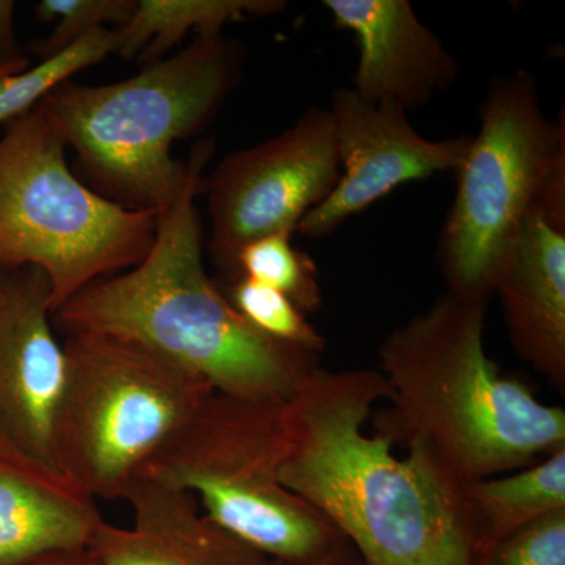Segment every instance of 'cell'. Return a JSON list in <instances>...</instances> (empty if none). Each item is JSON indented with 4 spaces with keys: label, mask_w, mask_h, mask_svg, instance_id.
<instances>
[{
    "label": "cell",
    "mask_w": 565,
    "mask_h": 565,
    "mask_svg": "<svg viewBox=\"0 0 565 565\" xmlns=\"http://www.w3.org/2000/svg\"><path fill=\"white\" fill-rule=\"evenodd\" d=\"M381 371L318 367L286 404V489L321 511L363 565H484L463 487L422 440L367 435Z\"/></svg>",
    "instance_id": "6da1fadb"
},
{
    "label": "cell",
    "mask_w": 565,
    "mask_h": 565,
    "mask_svg": "<svg viewBox=\"0 0 565 565\" xmlns=\"http://www.w3.org/2000/svg\"><path fill=\"white\" fill-rule=\"evenodd\" d=\"M211 151V143L193 151L181 195L159 215L143 262L76 294L52 315V323L66 337L98 334L137 345L215 393L285 405L321 367V353L253 329L204 269L195 199Z\"/></svg>",
    "instance_id": "7a4b0ae2"
},
{
    "label": "cell",
    "mask_w": 565,
    "mask_h": 565,
    "mask_svg": "<svg viewBox=\"0 0 565 565\" xmlns=\"http://www.w3.org/2000/svg\"><path fill=\"white\" fill-rule=\"evenodd\" d=\"M486 311L446 291L379 348L392 403L379 434L424 441L462 487L565 446L564 408L541 403L487 355Z\"/></svg>",
    "instance_id": "3957f363"
},
{
    "label": "cell",
    "mask_w": 565,
    "mask_h": 565,
    "mask_svg": "<svg viewBox=\"0 0 565 565\" xmlns=\"http://www.w3.org/2000/svg\"><path fill=\"white\" fill-rule=\"evenodd\" d=\"M243 46L196 35L180 54L106 85L66 82L43 99L99 195L132 210H169L189 166L174 141L199 132L221 110L243 73Z\"/></svg>",
    "instance_id": "277c9868"
},
{
    "label": "cell",
    "mask_w": 565,
    "mask_h": 565,
    "mask_svg": "<svg viewBox=\"0 0 565 565\" xmlns=\"http://www.w3.org/2000/svg\"><path fill=\"white\" fill-rule=\"evenodd\" d=\"M479 115L437 256L448 292L487 303L531 212L565 230V121L546 117L530 71L490 82Z\"/></svg>",
    "instance_id": "5b68a950"
},
{
    "label": "cell",
    "mask_w": 565,
    "mask_h": 565,
    "mask_svg": "<svg viewBox=\"0 0 565 565\" xmlns=\"http://www.w3.org/2000/svg\"><path fill=\"white\" fill-rule=\"evenodd\" d=\"M0 137V266L46 275L52 315L93 282L143 262L159 212L111 202L77 180L40 103Z\"/></svg>",
    "instance_id": "8992f818"
},
{
    "label": "cell",
    "mask_w": 565,
    "mask_h": 565,
    "mask_svg": "<svg viewBox=\"0 0 565 565\" xmlns=\"http://www.w3.org/2000/svg\"><path fill=\"white\" fill-rule=\"evenodd\" d=\"M286 452V404L212 393L140 476L192 494L214 525L273 563L307 564L344 537L282 486Z\"/></svg>",
    "instance_id": "52a82bcc"
},
{
    "label": "cell",
    "mask_w": 565,
    "mask_h": 565,
    "mask_svg": "<svg viewBox=\"0 0 565 565\" xmlns=\"http://www.w3.org/2000/svg\"><path fill=\"white\" fill-rule=\"evenodd\" d=\"M63 348L66 381L54 434L58 473L95 500H122L215 392L196 375L115 338L71 334Z\"/></svg>",
    "instance_id": "ba28073f"
},
{
    "label": "cell",
    "mask_w": 565,
    "mask_h": 565,
    "mask_svg": "<svg viewBox=\"0 0 565 565\" xmlns=\"http://www.w3.org/2000/svg\"><path fill=\"white\" fill-rule=\"evenodd\" d=\"M340 177L332 115L322 107L305 110L273 139L226 156L204 181L212 258L232 280L245 245L270 234L297 233Z\"/></svg>",
    "instance_id": "9c48e42d"
},
{
    "label": "cell",
    "mask_w": 565,
    "mask_h": 565,
    "mask_svg": "<svg viewBox=\"0 0 565 565\" xmlns=\"http://www.w3.org/2000/svg\"><path fill=\"white\" fill-rule=\"evenodd\" d=\"M329 110L341 177L326 202L297 226V233L313 239L329 236L401 185L456 173L470 143L467 136L426 139L408 120V111L366 102L351 87L333 93Z\"/></svg>",
    "instance_id": "30bf717a"
},
{
    "label": "cell",
    "mask_w": 565,
    "mask_h": 565,
    "mask_svg": "<svg viewBox=\"0 0 565 565\" xmlns=\"http://www.w3.org/2000/svg\"><path fill=\"white\" fill-rule=\"evenodd\" d=\"M54 332L46 275L0 266V445L61 475L54 434L66 353Z\"/></svg>",
    "instance_id": "8fae6325"
},
{
    "label": "cell",
    "mask_w": 565,
    "mask_h": 565,
    "mask_svg": "<svg viewBox=\"0 0 565 565\" xmlns=\"http://www.w3.org/2000/svg\"><path fill=\"white\" fill-rule=\"evenodd\" d=\"M334 24L353 36L359 63L352 90L405 111L433 102L459 76V63L408 0H323Z\"/></svg>",
    "instance_id": "7c38bea8"
},
{
    "label": "cell",
    "mask_w": 565,
    "mask_h": 565,
    "mask_svg": "<svg viewBox=\"0 0 565 565\" xmlns=\"http://www.w3.org/2000/svg\"><path fill=\"white\" fill-rule=\"evenodd\" d=\"M122 500L132 526H99L90 545L98 565H273L214 525L184 490L139 476Z\"/></svg>",
    "instance_id": "4fadbf2b"
},
{
    "label": "cell",
    "mask_w": 565,
    "mask_h": 565,
    "mask_svg": "<svg viewBox=\"0 0 565 565\" xmlns=\"http://www.w3.org/2000/svg\"><path fill=\"white\" fill-rule=\"evenodd\" d=\"M493 294L500 296L515 352L565 388V230L539 211L527 215Z\"/></svg>",
    "instance_id": "5bb4252c"
},
{
    "label": "cell",
    "mask_w": 565,
    "mask_h": 565,
    "mask_svg": "<svg viewBox=\"0 0 565 565\" xmlns=\"http://www.w3.org/2000/svg\"><path fill=\"white\" fill-rule=\"evenodd\" d=\"M103 523L95 498L0 445V565L90 550Z\"/></svg>",
    "instance_id": "9a60e30c"
},
{
    "label": "cell",
    "mask_w": 565,
    "mask_h": 565,
    "mask_svg": "<svg viewBox=\"0 0 565 565\" xmlns=\"http://www.w3.org/2000/svg\"><path fill=\"white\" fill-rule=\"evenodd\" d=\"M482 556L498 542L546 514L565 509V446L519 473L463 486Z\"/></svg>",
    "instance_id": "2e32d148"
},
{
    "label": "cell",
    "mask_w": 565,
    "mask_h": 565,
    "mask_svg": "<svg viewBox=\"0 0 565 565\" xmlns=\"http://www.w3.org/2000/svg\"><path fill=\"white\" fill-rule=\"evenodd\" d=\"M285 9L281 0H137L131 20L118 29L117 54L158 62L191 31L217 35L230 22Z\"/></svg>",
    "instance_id": "e0dca14e"
},
{
    "label": "cell",
    "mask_w": 565,
    "mask_h": 565,
    "mask_svg": "<svg viewBox=\"0 0 565 565\" xmlns=\"http://www.w3.org/2000/svg\"><path fill=\"white\" fill-rule=\"evenodd\" d=\"M120 36L109 28L88 33L35 66L0 77V126L29 114L55 88L118 51Z\"/></svg>",
    "instance_id": "ac0fdd59"
},
{
    "label": "cell",
    "mask_w": 565,
    "mask_h": 565,
    "mask_svg": "<svg viewBox=\"0 0 565 565\" xmlns=\"http://www.w3.org/2000/svg\"><path fill=\"white\" fill-rule=\"evenodd\" d=\"M291 237L277 233L245 245L237 255L232 280L244 277L262 282L285 294L305 315L313 313L322 305L318 266L292 244Z\"/></svg>",
    "instance_id": "d6986e66"
},
{
    "label": "cell",
    "mask_w": 565,
    "mask_h": 565,
    "mask_svg": "<svg viewBox=\"0 0 565 565\" xmlns=\"http://www.w3.org/2000/svg\"><path fill=\"white\" fill-rule=\"evenodd\" d=\"M230 282V303L264 337L316 353L326 349L322 334L285 294L244 277Z\"/></svg>",
    "instance_id": "ffe728a7"
},
{
    "label": "cell",
    "mask_w": 565,
    "mask_h": 565,
    "mask_svg": "<svg viewBox=\"0 0 565 565\" xmlns=\"http://www.w3.org/2000/svg\"><path fill=\"white\" fill-rule=\"evenodd\" d=\"M137 0H41L36 3V18L55 22L51 35L33 43L31 50L41 58L51 57L88 33L107 28V24H128Z\"/></svg>",
    "instance_id": "44dd1931"
},
{
    "label": "cell",
    "mask_w": 565,
    "mask_h": 565,
    "mask_svg": "<svg viewBox=\"0 0 565 565\" xmlns=\"http://www.w3.org/2000/svg\"><path fill=\"white\" fill-rule=\"evenodd\" d=\"M484 565H565V509L509 534L489 550Z\"/></svg>",
    "instance_id": "7402d4cb"
},
{
    "label": "cell",
    "mask_w": 565,
    "mask_h": 565,
    "mask_svg": "<svg viewBox=\"0 0 565 565\" xmlns=\"http://www.w3.org/2000/svg\"><path fill=\"white\" fill-rule=\"evenodd\" d=\"M17 2L0 0V70L13 66H31V61L22 54L14 32Z\"/></svg>",
    "instance_id": "603a6c76"
},
{
    "label": "cell",
    "mask_w": 565,
    "mask_h": 565,
    "mask_svg": "<svg viewBox=\"0 0 565 565\" xmlns=\"http://www.w3.org/2000/svg\"><path fill=\"white\" fill-rule=\"evenodd\" d=\"M273 565H288L280 563H273ZM297 565H363L356 555L355 550L352 548L348 541H341L340 544L333 546L327 555L319 557V559L311 561L307 564Z\"/></svg>",
    "instance_id": "cb8c5ba5"
},
{
    "label": "cell",
    "mask_w": 565,
    "mask_h": 565,
    "mask_svg": "<svg viewBox=\"0 0 565 565\" xmlns=\"http://www.w3.org/2000/svg\"><path fill=\"white\" fill-rule=\"evenodd\" d=\"M29 565H98L90 550L84 552L68 553V555L52 556Z\"/></svg>",
    "instance_id": "d4e9b609"
},
{
    "label": "cell",
    "mask_w": 565,
    "mask_h": 565,
    "mask_svg": "<svg viewBox=\"0 0 565 565\" xmlns=\"http://www.w3.org/2000/svg\"><path fill=\"white\" fill-rule=\"evenodd\" d=\"M25 68H29V66H13V68L0 70V77L7 76V74L11 73H18V71H22Z\"/></svg>",
    "instance_id": "484cf974"
}]
</instances>
